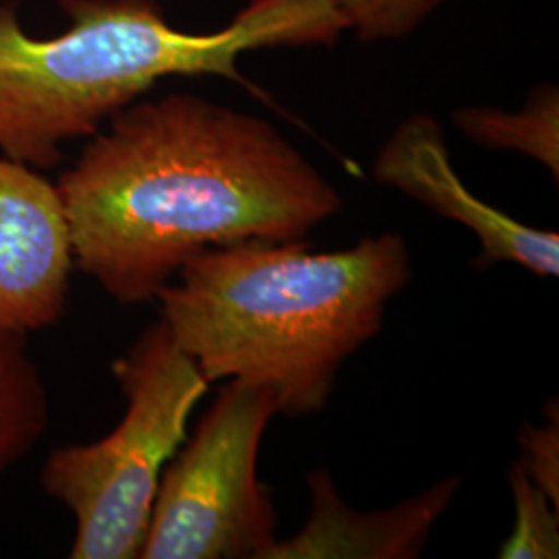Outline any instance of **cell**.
<instances>
[{
    "label": "cell",
    "mask_w": 559,
    "mask_h": 559,
    "mask_svg": "<svg viewBox=\"0 0 559 559\" xmlns=\"http://www.w3.org/2000/svg\"><path fill=\"white\" fill-rule=\"evenodd\" d=\"M106 122L57 189L75 267L120 305L156 300L205 249L305 239L342 210L334 185L260 117L168 94Z\"/></svg>",
    "instance_id": "6da1fadb"
},
{
    "label": "cell",
    "mask_w": 559,
    "mask_h": 559,
    "mask_svg": "<svg viewBox=\"0 0 559 559\" xmlns=\"http://www.w3.org/2000/svg\"><path fill=\"white\" fill-rule=\"evenodd\" d=\"M408 280L394 233L325 253L305 239L242 240L182 263L156 300L205 380L265 388L278 415L300 419L323 411L340 367L380 334Z\"/></svg>",
    "instance_id": "7a4b0ae2"
},
{
    "label": "cell",
    "mask_w": 559,
    "mask_h": 559,
    "mask_svg": "<svg viewBox=\"0 0 559 559\" xmlns=\"http://www.w3.org/2000/svg\"><path fill=\"white\" fill-rule=\"evenodd\" d=\"M71 27L29 38L0 7V154L52 168L67 141L92 138L124 106L170 75H221L247 85L242 52L332 38L330 0H253L216 34H187L154 0H57Z\"/></svg>",
    "instance_id": "3957f363"
},
{
    "label": "cell",
    "mask_w": 559,
    "mask_h": 559,
    "mask_svg": "<svg viewBox=\"0 0 559 559\" xmlns=\"http://www.w3.org/2000/svg\"><path fill=\"white\" fill-rule=\"evenodd\" d=\"M112 376L124 396L119 425L41 464L44 493L75 520L71 559H140L164 468L212 385L162 320L115 359Z\"/></svg>",
    "instance_id": "277c9868"
},
{
    "label": "cell",
    "mask_w": 559,
    "mask_h": 559,
    "mask_svg": "<svg viewBox=\"0 0 559 559\" xmlns=\"http://www.w3.org/2000/svg\"><path fill=\"white\" fill-rule=\"evenodd\" d=\"M276 396L228 380L168 462L140 559H267L278 514L258 479Z\"/></svg>",
    "instance_id": "5b68a950"
},
{
    "label": "cell",
    "mask_w": 559,
    "mask_h": 559,
    "mask_svg": "<svg viewBox=\"0 0 559 559\" xmlns=\"http://www.w3.org/2000/svg\"><path fill=\"white\" fill-rule=\"evenodd\" d=\"M73 267L57 185L0 154V323L29 334L55 325Z\"/></svg>",
    "instance_id": "8992f818"
},
{
    "label": "cell",
    "mask_w": 559,
    "mask_h": 559,
    "mask_svg": "<svg viewBox=\"0 0 559 559\" xmlns=\"http://www.w3.org/2000/svg\"><path fill=\"white\" fill-rule=\"evenodd\" d=\"M376 177L466 226L480 242L479 270L516 263L540 278L558 276V233L531 228L475 198L454 173L436 120L420 115L400 124L378 156Z\"/></svg>",
    "instance_id": "52a82bcc"
},
{
    "label": "cell",
    "mask_w": 559,
    "mask_h": 559,
    "mask_svg": "<svg viewBox=\"0 0 559 559\" xmlns=\"http://www.w3.org/2000/svg\"><path fill=\"white\" fill-rule=\"evenodd\" d=\"M313 512L293 539L276 540L267 559L309 558H417L433 524L454 493L459 477L441 480L413 500L381 512H357L340 500L330 473L318 468L309 475Z\"/></svg>",
    "instance_id": "ba28073f"
},
{
    "label": "cell",
    "mask_w": 559,
    "mask_h": 559,
    "mask_svg": "<svg viewBox=\"0 0 559 559\" xmlns=\"http://www.w3.org/2000/svg\"><path fill=\"white\" fill-rule=\"evenodd\" d=\"M27 336L0 323V477L36 448L50 425V396Z\"/></svg>",
    "instance_id": "9c48e42d"
},
{
    "label": "cell",
    "mask_w": 559,
    "mask_h": 559,
    "mask_svg": "<svg viewBox=\"0 0 559 559\" xmlns=\"http://www.w3.org/2000/svg\"><path fill=\"white\" fill-rule=\"evenodd\" d=\"M456 124L466 138L489 147L519 150L545 164L558 179V92L543 87L520 115L489 108L456 112Z\"/></svg>",
    "instance_id": "30bf717a"
},
{
    "label": "cell",
    "mask_w": 559,
    "mask_h": 559,
    "mask_svg": "<svg viewBox=\"0 0 559 559\" xmlns=\"http://www.w3.org/2000/svg\"><path fill=\"white\" fill-rule=\"evenodd\" d=\"M510 489L516 508L514 528L501 545L503 559H556L559 558L558 503L528 477L524 466L516 462L510 473Z\"/></svg>",
    "instance_id": "8fae6325"
},
{
    "label": "cell",
    "mask_w": 559,
    "mask_h": 559,
    "mask_svg": "<svg viewBox=\"0 0 559 559\" xmlns=\"http://www.w3.org/2000/svg\"><path fill=\"white\" fill-rule=\"evenodd\" d=\"M445 0H330L340 27H353L360 40H390L411 34Z\"/></svg>",
    "instance_id": "7c38bea8"
},
{
    "label": "cell",
    "mask_w": 559,
    "mask_h": 559,
    "mask_svg": "<svg viewBox=\"0 0 559 559\" xmlns=\"http://www.w3.org/2000/svg\"><path fill=\"white\" fill-rule=\"evenodd\" d=\"M520 464L528 477L539 485L554 503L559 501V417L558 406L554 417H547L545 427L524 425L520 431Z\"/></svg>",
    "instance_id": "4fadbf2b"
}]
</instances>
